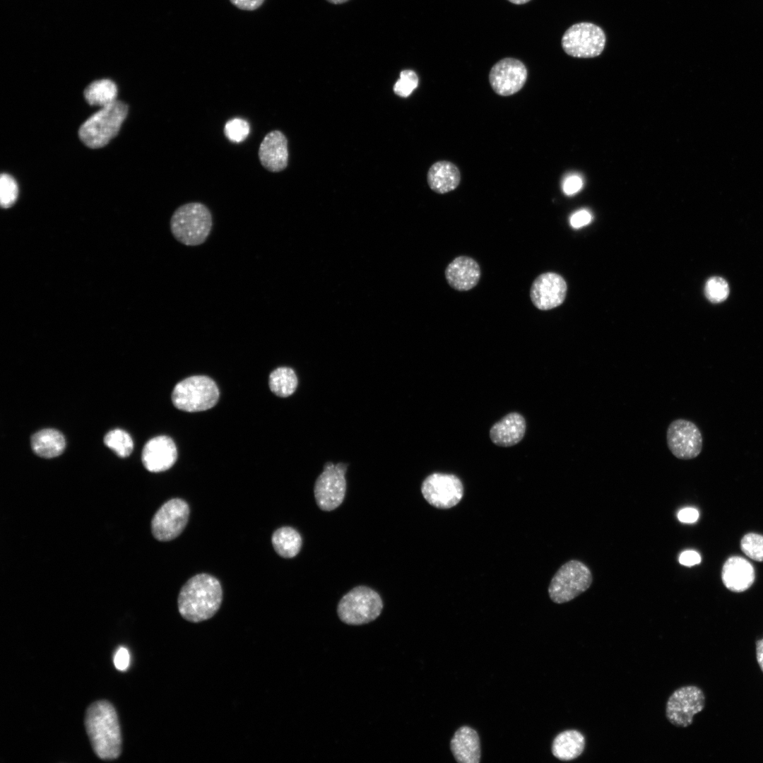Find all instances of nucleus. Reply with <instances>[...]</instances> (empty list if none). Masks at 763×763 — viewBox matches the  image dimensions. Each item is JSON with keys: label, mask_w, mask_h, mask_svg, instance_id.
<instances>
[{"label": "nucleus", "mask_w": 763, "mask_h": 763, "mask_svg": "<svg viewBox=\"0 0 763 763\" xmlns=\"http://www.w3.org/2000/svg\"><path fill=\"white\" fill-rule=\"evenodd\" d=\"M223 601L220 581L208 574L190 578L181 588L177 606L186 620L198 623L211 618L218 611Z\"/></svg>", "instance_id": "f257e3e1"}, {"label": "nucleus", "mask_w": 763, "mask_h": 763, "mask_svg": "<svg viewBox=\"0 0 763 763\" xmlns=\"http://www.w3.org/2000/svg\"><path fill=\"white\" fill-rule=\"evenodd\" d=\"M86 731L95 754L101 759L117 758L122 750V737L118 716L107 701L93 703L85 718Z\"/></svg>", "instance_id": "f03ea898"}, {"label": "nucleus", "mask_w": 763, "mask_h": 763, "mask_svg": "<svg viewBox=\"0 0 763 763\" xmlns=\"http://www.w3.org/2000/svg\"><path fill=\"white\" fill-rule=\"evenodd\" d=\"M213 227L208 208L199 202H190L178 207L170 219L174 237L187 246H198L205 242Z\"/></svg>", "instance_id": "7ed1b4c3"}, {"label": "nucleus", "mask_w": 763, "mask_h": 763, "mask_svg": "<svg viewBox=\"0 0 763 763\" xmlns=\"http://www.w3.org/2000/svg\"><path fill=\"white\" fill-rule=\"evenodd\" d=\"M127 114L128 106L118 100L101 107L81 126V140L91 148L105 146L118 134Z\"/></svg>", "instance_id": "20e7f679"}, {"label": "nucleus", "mask_w": 763, "mask_h": 763, "mask_svg": "<svg viewBox=\"0 0 763 763\" xmlns=\"http://www.w3.org/2000/svg\"><path fill=\"white\" fill-rule=\"evenodd\" d=\"M382 609L383 602L377 591L365 586H358L341 598L337 613L343 622L361 625L377 619Z\"/></svg>", "instance_id": "39448f33"}, {"label": "nucleus", "mask_w": 763, "mask_h": 763, "mask_svg": "<svg viewBox=\"0 0 763 763\" xmlns=\"http://www.w3.org/2000/svg\"><path fill=\"white\" fill-rule=\"evenodd\" d=\"M219 398L215 382L206 376H192L179 382L174 388L172 401L183 411L199 412L214 406Z\"/></svg>", "instance_id": "423d86ee"}, {"label": "nucleus", "mask_w": 763, "mask_h": 763, "mask_svg": "<svg viewBox=\"0 0 763 763\" xmlns=\"http://www.w3.org/2000/svg\"><path fill=\"white\" fill-rule=\"evenodd\" d=\"M592 581L588 567L581 561L572 560L555 573L549 585L548 593L555 603H567L588 590Z\"/></svg>", "instance_id": "0eeeda50"}, {"label": "nucleus", "mask_w": 763, "mask_h": 763, "mask_svg": "<svg viewBox=\"0 0 763 763\" xmlns=\"http://www.w3.org/2000/svg\"><path fill=\"white\" fill-rule=\"evenodd\" d=\"M605 40L602 28L591 23L582 22L574 24L565 31L562 46L572 57L591 58L602 53Z\"/></svg>", "instance_id": "6e6552de"}, {"label": "nucleus", "mask_w": 763, "mask_h": 763, "mask_svg": "<svg viewBox=\"0 0 763 763\" xmlns=\"http://www.w3.org/2000/svg\"><path fill=\"white\" fill-rule=\"evenodd\" d=\"M348 464L329 462L317 478L314 494L317 506L323 511H332L343 502L346 490L345 474Z\"/></svg>", "instance_id": "1a4fd4ad"}, {"label": "nucleus", "mask_w": 763, "mask_h": 763, "mask_svg": "<svg viewBox=\"0 0 763 763\" xmlns=\"http://www.w3.org/2000/svg\"><path fill=\"white\" fill-rule=\"evenodd\" d=\"M705 706V695L697 686L687 685L675 690L666 706L668 721L676 727L686 728L693 722L694 716Z\"/></svg>", "instance_id": "9d476101"}, {"label": "nucleus", "mask_w": 763, "mask_h": 763, "mask_svg": "<svg viewBox=\"0 0 763 763\" xmlns=\"http://www.w3.org/2000/svg\"><path fill=\"white\" fill-rule=\"evenodd\" d=\"M189 507L183 499H171L155 512L151 521L153 536L160 541H169L181 534L189 516Z\"/></svg>", "instance_id": "9b49d317"}, {"label": "nucleus", "mask_w": 763, "mask_h": 763, "mask_svg": "<svg viewBox=\"0 0 763 763\" xmlns=\"http://www.w3.org/2000/svg\"><path fill=\"white\" fill-rule=\"evenodd\" d=\"M421 492L430 505L438 509H449L461 500L463 486L454 474L434 473L423 480Z\"/></svg>", "instance_id": "f8f14e48"}, {"label": "nucleus", "mask_w": 763, "mask_h": 763, "mask_svg": "<svg viewBox=\"0 0 763 763\" xmlns=\"http://www.w3.org/2000/svg\"><path fill=\"white\" fill-rule=\"evenodd\" d=\"M667 445L676 458L688 460L696 458L702 449V436L699 427L692 421L677 419L668 426Z\"/></svg>", "instance_id": "ddd939ff"}, {"label": "nucleus", "mask_w": 763, "mask_h": 763, "mask_svg": "<svg viewBox=\"0 0 763 763\" xmlns=\"http://www.w3.org/2000/svg\"><path fill=\"white\" fill-rule=\"evenodd\" d=\"M527 78L525 65L514 58H504L497 62L489 73L493 90L502 96L511 95L519 91Z\"/></svg>", "instance_id": "4468645a"}, {"label": "nucleus", "mask_w": 763, "mask_h": 763, "mask_svg": "<svg viewBox=\"0 0 763 763\" xmlns=\"http://www.w3.org/2000/svg\"><path fill=\"white\" fill-rule=\"evenodd\" d=\"M567 283L557 273L548 272L538 276L533 282L530 297L533 305L540 310L555 308L564 302Z\"/></svg>", "instance_id": "2eb2a0df"}, {"label": "nucleus", "mask_w": 763, "mask_h": 763, "mask_svg": "<svg viewBox=\"0 0 763 763\" xmlns=\"http://www.w3.org/2000/svg\"><path fill=\"white\" fill-rule=\"evenodd\" d=\"M177 452L173 440L167 436H158L146 442L142 451V462L150 472L158 473L170 468L177 460Z\"/></svg>", "instance_id": "dca6fc26"}, {"label": "nucleus", "mask_w": 763, "mask_h": 763, "mask_svg": "<svg viewBox=\"0 0 763 763\" xmlns=\"http://www.w3.org/2000/svg\"><path fill=\"white\" fill-rule=\"evenodd\" d=\"M259 158L262 166L272 172L283 170L288 162V140L278 130L268 133L259 148Z\"/></svg>", "instance_id": "f3484780"}, {"label": "nucleus", "mask_w": 763, "mask_h": 763, "mask_svg": "<svg viewBox=\"0 0 763 763\" xmlns=\"http://www.w3.org/2000/svg\"><path fill=\"white\" fill-rule=\"evenodd\" d=\"M480 275L477 261L466 256L455 258L445 270L448 284L459 291H467L474 288L479 282Z\"/></svg>", "instance_id": "a211bd4d"}, {"label": "nucleus", "mask_w": 763, "mask_h": 763, "mask_svg": "<svg viewBox=\"0 0 763 763\" xmlns=\"http://www.w3.org/2000/svg\"><path fill=\"white\" fill-rule=\"evenodd\" d=\"M755 576L753 566L743 557H731L723 566L722 581L731 591L739 593L746 591L753 584Z\"/></svg>", "instance_id": "6ab92c4d"}, {"label": "nucleus", "mask_w": 763, "mask_h": 763, "mask_svg": "<svg viewBox=\"0 0 763 763\" xmlns=\"http://www.w3.org/2000/svg\"><path fill=\"white\" fill-rule=\"evenodd\" d=\"M526 428L523 415L516 412L510 413L493 425L490 430V437L497 446H511L521 441Z\"/></svg>", "instance_id": "aec40b11"}, {"label": "nucleus", "mask_w": 763, "mask_h": 763, "mask_svg": "<svg viewBox=\"0 0 763 763\" xmlns=\"http://www.w3.org/2000/svg\"><path fill=\"white\" fill-rule=\"evenodd\" d=\"M451 750L458 762L478 763L480 745L478 733L468 726L461 727L451 740Z\"/></svg>", "instance_id": "412c9836"}, {"label": "nucleus", "mask_w": 763, "mask_h": 763, "mask_svg": "<svg viewBox=\"0 0 763 763\" xmlns=\"http://www.w3.org/2000/svg\"><path fill=\"white\" fill-rule=\"evenodd\" d=\"M461 181L459 168L449 161L434 163L427 172V183L432 190L445 194L454 190Z\"/></svg>", "instance_id": "4be33fe9"}, {"label": "nucleus", "mask_w": 763, "mask_h": 763, "mask_svg": "<svg viewBox=\"0 0 763 763\" xmlns=\"http://www.w3.org/2000/svg\"><path fill=\"white\" fill-rule=\"evenodd\" d=\"M586 745L584 735L576 730L560 733L553 740L552 753L560 760L570 761L579 757Z\"/></svg>", "instance_id": "5701e85b"}, {"label": "nucleus", "mask_w": 763, "mask_h": 763, "mask_svg": "<svg viewBox=\"0 0 763 763\" xmlns=\"http://www.w3.org/2000/svg\"><path fill=\"white\" fill-rule=\"evenodd\" d=\"M66 446L64 435L55 429H43L31 437L33 451L43 458H54L62 454Z\"/></svg>", "instance_id": "b1692460"}, {"label": "nucleus", "mask_w": 763, "mask_h": 763, "mask_svg": "<svg viewBox=\"0 0 763 763\" xmlns=\"http://www.w3.org/2000/svg\"><path fill=\"white\" fill-rule=\"evenodd\" d=\"M274 550L284 558L296 556L302 546V537L295 528L283 526L274 531L271 538Z\"/></svg>", "instance_id": "393cba45"}, {"label": "nucleus", "mask_w": 763, "mask_h": 763, "mask_svg": "<svg viewBox=\"0 0 763 763\" xmlns=\"http://www.w3.org/2000/svg\"><path fill=\"white\" fill-rule=\"evenodd\" d=\"M117 88L116 84L109 79H101L91 83L84 90L86 101L90 105L103 107L117 100Z\"/></svg>", "instance_id": "a878e982"}, {"label": "nucleus", "mask_w": 763, "mask_h": 763, "mask_svg": "<svg viewBox=\"0 0 763 763\" xmlns=\"http://www.w3.org/2000/svg\"><path fill=\"white\" fill-rule=\"evenodd\" d=\"M297 375L290 367H278L269 375L270 389L280 397H288L292 394L297 388Z\"/></svg>", "instance_id": "bb28decb"}, {"label": "nucleus", "mask_w": 763, "mask_h": 763, "mask_svg": "<svg viewBox=\"0 0 763 763\" xmlns=\"http://www.w3.org/2000/svg\"><path fill=\"white\" fill-rule=\"evenodd\" d=\"M104 443L122 458L129 456L134 448L131 436L121 429H114L108 432L104 437Z\"/></svg>", "instance_id": "cd10ccee"}, {"label": "nucleus", "mask_w": 763, "mask_h": 763, "mask_svg": "<svg viewBox=\"0 0 763 763\" xmlns=\"http://www.w3.org/2000/svg\"><path fill=\"white\" fill-rule=\"evenodd\" d=\"M704 293L711 302L720 303L726 300L729 295L728 284L721 277H711L706 283Z\"/></svg>", "instance_id": "c85d7f7f"}, {"label": "nucleus", "mask_w": 763, "mask_h": 763, "mask_svg": "<svg viewBox=\"0 0 763 763\" xmlns=\"http://www.w3.org/2000/svg\"><path fill=\"white\" fill-rule=\"evenodd\" d=\"M740 548L750 559L763 561V536L754 533L745 535L740 541Z\"/></svg>", "instance_id": "c756f323"}, {"label": "nucleus", "mask_w": 763, "mask_h": 763, "mask_svg": "<svg viewBox=\"0 0 763 763\" xmlns=\"http://www.w3.org/2000/svg\"><path fill=\"white\" fill-rule=\"evenodd\" d=\"M18 194L16 180L8 174L0 177V201L3 208L11 207L16 201Z\"/></svg>", "instance_id": "7c9ffc66"}, {"label": "nucleus", "mask_w": 763, "mask_h": 763, "mask_svg": "<svg viewBox=\"0 0 763 763\" xmlns=\"http://www.w3.org/2000/svg\"><path fill=\"white\" fill-rule=\"evenodd\" d=\"M249 124L244 119L234 118L228 120L224 126L225 136L232 142L239 143L246 139L249 134Z\"/></svg>", "instance_id": "2f4dec72"}, {"label": "nucleus", "mask_w": 763, "mask_h": 763, "mask_svg": "<svg viewBox=\"0 0 763 763\" xmlns=\"http://www.w3.org/2000/svg\"><path fill=\"white\" fill-rule=\"evenodd\" d=\"M418 85V77L416 73L413 70L406 69L400 73V78L394 85V91L397 95L406 97Z\"/></svg>", "instance_id": "473e14b6"}, {"label": "nucleus", "mask_w": 763, "mask_h": 763, "mask_svg": "<svg viewBox=\"0 0 763 763\" xmlns=\"http://www.w3.org/2000/svg\"><path fill=\"white\" fill-rule=\"evenodd\" d=\"M130 660V653L126 647H119L114 654V665L120 671H125L129 668Z\"/></svg>", "instance_id": "72a5a7b5"}, {"label": "nucleus", "mask_w": 763, "mask_h": 763, "mask_svg": "<svg viewBox=\"0 0 763 763\" xmlns=\"http://www.w3.org/2000/svg\"><path fill=\"white\" fill-rule=\"evenodd\" d=\"M582 187L581 179L576 176H569L564 181L562 189L566 195L570 196L578 192Z\"/></svg>", "instance_id": "f704fd0d"}, {"label": "nucleus", "mask_w": 763, "mask_h": 763, "mask_svg": "<svg viewBox=\"0 0 763 763\" xmlns=\"http://www.w3.org/2000/svg\"><path fill=\"white\" fill-rule=\"evenodd\" d=\"M591 220V213L586 210H580L572 214L570 218V224L572 227L578 229L588 224Z\"/></svg>", "instance_id": "c9c22d12"}, {"label": "nucleus", "mask_w": 763, "mask_h": 763, "mask_svg": "<svg viewBox=\"0 0 763 763\" xmlns=\"http://www.w3.org/2000/svg\"><path fill=\"white\" fill-rule=\"evenodd\" d=\"M679 562L684 566L692 567L701 562V557L694 550H686L680 554Z\"/></svg>", "instance_id": "e433bc0d"}, {"label": "nucleus", "mask_w": 763, "mask_h": 763, "mask_svg": "<svg viewBox=\"0 0 763 763\" xmlns=\"http://www.w3.org/2000/svg\"><path fill=\"white\" fill-rule=\"evenodd\" d=\"M699 516V511L692 507H687L682 509L678 513V518L680 521L686 524H692L696 522Z\"/></svg>", "instance_id": "4c0bfd02"}, {"label": "nucleus", "mask_w": 763, "mask_h": 763, "mask_svg": "<svg viewBox=\"0 0 763 763\" xmlns=\"http://www.w3.org/2000/svg\"><path fill=\"white\" fill-rule=\"evenodd\" d=\"M265 0H230L237 8L244 11H254L259 8Z\"/></svg>", "instance_id": "58836bf2"}, {"label": "nucleus", "mask_w": 763, "mask_h": 763, "mask_svg": "<svg viewBox=\"0 0 763 763\" xmlns=\"http://www.w3.org/2000/svg\"><path fill=\"white\" fill-rule=\"evenodd\" d=\"M755 652L757 663L763 672V637L757 641Z\"/></svg>", "instance_id": "ea45409f"}, {"label": "nucleus", "mask_w": 763, "mask_h": 763, "mask_svg": "<svg viewBox=\"0 0 763 763\" xmlns=\"http://www.w3.org/2000/svg\"><path fill=\"white\" fill-rule=\"evenodd\" d=\"M328 2L333 4H341L347 2L349 0H326Z\"/></svg>", "instance_id": "a19ab883"}, {"label": "nucleus", "mask_w": 763, "mask_h": 763, "mask_svg": "<svg viewBox=\"0 0 763 763\" xmlns=\"http://www.w3.org/2000/svg\"><path fill=\"white\" fill-rule=\"evenodd\" d=\"M509 1L510 2H511V3H513V4H525V3L528 2V1H529L530 0H509Z\"/></svg>", "instance_id": "79ce46f5"}]
</instances>
